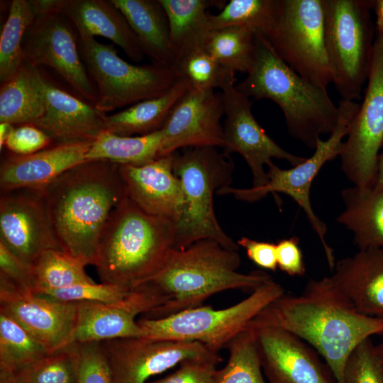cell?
I'll list each match as a JSON object with an SVG mask.
<instances>
[{"instance_id":"obj_34","label":"cell","mask_w":383,"mask_h":383,"mask_svg":"<svg viewBox=\"0 0 383 383\" xmlns=\"http://www.w3.org/2000/svg\"><path fill=\"white\" fill-rule=\"evenodd\" d=\"M30 1L13 0L0 36V81L7 80L24 60L23 43L34 18Z\"/></svg>"},{"instance_id":"obj_16","label":"cell","mask_w":383,"mask_h":383,"mask_svg":"<svg viewBox=\"0 0 383 383\" xmlns=\"http://www.w3.org/2000/svg\"><path fill=\"white\" fill-rule=\"evenodd\" d=\"M0 243L30 265L45 251L60 250L42 189L1 192Z\"/></svg>"},{"instance_id":"obj_27","label":"cell","mask_w":383,"mask_h":383,"mask_svg":"<svg viewBox=\"0 0 383 383\" xmlns=\"http://www.w3.org/2000/svg\"><path fill=\"white\" fill-rule=\"evenodd\" d=\"M45 97L43 74L23 60L0 89V123L34 125L43 115Z\"/></svg>"},{"instance_id":"obj_30","label":"cell","mask_w":383,"mask_h":383,"mask_svg":"<svg viewBox=\"0 0 383 383\" xmlns=\"http://www.w3.org/2000/svg\"><path fill=\"white\" fill-rule=\"evenodd\" d=\"M159 1L168 18L170 40L177 62L186 53L204 47L210 30L209 8L223 9L226 4L224 1L213 0Z\"/></svg>"},{"instance_id":"obj_1","label":"cell","mask_w":383,"mask_h":383,"mask_svg":"<svg viewBox=\"0 0 383 383\" xmlns=\"http://www.w3.org/2000/svg\"><path fill=\"white\" fill-rule=\"evenodd\" d=\"M311 345L325 360L337 383L356 346L383 334V318L358 312L332 278L310 279L298 296L283 294L256 316Z\"/></svg>"},{"instance_id":"obj_36","label":"cell","mask_w":383,"mask_h":383,"mask_svg":"<svg viewBox=\"0 0 383 383\" xmlns=\"http://www.w3.org/2000/svg\"><path fill=\"white\" fill-rule=\"evenodd\" d=\"M85 266L60 250L45 251L32 265L33 292L94 283V281L86 273Z\"/></svg>"},{"instance_id":"obj_9","label":"cell","mask_w":383,"mask_h":383,"mask_svg":"<svg viewBox=\"0 0 383 383\" xmlns=\"http://www.w3.org/2000/svg\"><path fill=\"white\" fill-rule=\"evenodd\" d=\"M82 58L96 88L95 107L103 113L167 93L179 78L174 67L134 65L121 58L113 44L79 38Z\"/></svg>"},{"instance_id":"obj_29","label":"cell","mask_w":383,"mask_h":383,"mask_svg":"<svg viewBox=\"0 0 383 383\" xmlns=\"http://www.w3.org/2000/svg\"><path fill=\"white\" fill-rule=\"evenodd\" d=\"M189 88V82L179 77L165 94L106 115L105 131L118 135L133 136L148 135L161 130L173 107Z\"/></svg>"},{"instance_id":"obj_40","label":"cell","mask_w":383,"mask_h":383,"mask_svg":"<svg viewBox=\"0 0 383 383\" xmlns=\"http://www.w3.org/2000/svg\"><path fill=\"white\" fill-rule=\"evenodd\" d=\"M132 292L113 284L94 282L33 293L65 302L116 303L127 298Z\"/></svg>"},{"instance_id":"obj_49","label":"cell","mask_w":383,"mask_h":383,"mask_svg":"<svg viewBox=\"0 0 383 383\" xmlns=\"http://www.w3.org/2000/svg\"><path fill=\"white\" fill-rule=\"evenodd\" d=\"M372 189L375 191H383V150L379 155L377 175Z\"/></svg>"},{"instance_id":"obj_11","label":"cell","mask_w":383,"mask_h":383,"mask_svg":"<svg viewBox=\"0 0 383 383\" xmlns=\"http://www.w3.org/2000/svg\"><path fill=\"white\" fill-rule=\"evenodd\" d=\"M265 38L293 71L327 90L333 77L325 42L324 0H281Z\"/></svg>"},{"instance_id":"obj_22","label":"cell","mask_w":383,"mask_h":383,"mask_svg":"<svg viewBox=\"0 0 383 383\" xmlns=\"http://www.w3.org/2000/svg\"><path fill=\"white\" fill-rule=\"evenodd\" d=\"M91 142L57 143L26 155L9 152L1 162V192L45 188L66 171L87 161Z\"/></svg>"},{"instance_id":"obj_3","label":"cell","mask_w":383,"mask_h":383,"mask_svg":"<svg viewBox=\"0 0 383 383\" xmlns=\"http://www.w3.org/2000/svg\"><path fill=\"white\" fill-rule=\"evenodd\" d=\"M240 264L238 250L211 239L196 241L183 250L172 248L160 269L140 284L161 303L147 318H165L202 306L206 299L226 290L252 292L272 279L263 271L238 272Z\"/></svg>"},{"instance_id":"obj_32","label":"cell","mask_w":383,"mask_h":383,"mask_svg":"<svg viewBox=\"0 0 383 383\" xmlns=\"http://www.w3.org/2000/svg\"><path fill=\"white\" fill-rule=\"evenodd\" d=\"M204 48L226 69L248 73L254 58V34L238 26L212 29L206 37Z\"/></svg>"},{"instance_id":"obj_17","label":"cell","mask_w":383,"mask_h":383,"mask_svg":"<svg viewBox=\"0 0 383 383\" xmlns=\"http://www.w3.org/2000/svg\"><path fill=\"white\" fill-rule=\"evenodd\" d=\"M250 327L268 383H337L329 367L297 335L257 317Z\"/></svg>"},{"instance_id":"obj_18","label":"cell","mask_w":383,"mask_h":383,"mask_svg":"<svg viewBox=\"0 0 383 383\" xmlns=\"http://www.w3.org/2000/svg\"><path fill=\"white\" fill-rule=\"evenodd\" d=\"M225 113L222 92L192 88L182 96L161 129L159 157L183 148H224L221 118Z\"/></svg>"},{"instance_id":"obj_5","label":"cell","mask_w":383,"mask_h":383,"mask_svg":"<svg viewBox=\"0 0 383 383\" xmlns=\"http://www.w3.org/2000/svg\"><path fill=\"white\" fill-rule=\"evenodd\" d=\"M177 222L152 216L128 197L112 211L94 266L101 283L133 290L153 276L173 248Z\"/></svg>"},{"instance_id":"obj_42","label":"cell","mask_w":383,"mask_h":383,"mask_svg":"<svg viewBox=\"0 0 383 383\" xmlns=\"http://www.w3.org/2000/svg\"><path fill=\"white\" fill-rule=\"evenodd\" d=\"M77 344V383H112L109 362L101 342Z\"/></svg>"},{"instance_id":"obj_28","label":"cell","mask_w":383,"mask_h":383,"mask_svg":"<svg viewBox=\"0 0 383 383\" xmlns=\"http://www.w3.org/2000/svg\"><path fill=\"white\" fill-rule=\"evenodd\" d=\"M340 194L344 210L336 221L352 232L355 245L383 248V191L353 186Z\"/></svg>"},{"instance_id":"obj_2","label":"cell","mask_w":383,"mask_h":383,"mask_svg":"<svg viewBox=\"0 0 383 383\" xmlns=\"http://www.w3.org/2000/svg\"><path fill=\"white\" fill-rule=\"evenodd\" d=\"M119 165L85 161L42 189L60 250L85 265H94L100 241L114 209L127 194Z\"/></svg>"},{"instance_id":"obj_24","label":"cell","mask_w":383,"mask_h":383,"mask_svg":"<svg viewBox=\"0 0 383 383\" xmlns=\"http://www.w3.org/2000/svg\"><path fill=\"white\" fill-rule=\"evenodd\" d=\"M48 3L70 20L79 38H106L133 61L143 60L145 55L136 35L111 0H48Z\"/></svg>"},{"instance_id":"obj_51","label":"cell","mask_w":383,"mask_h":383,"mask_svg":"<svg viewBox=\"0 0 383 383\" xmlns=\"http://www.w3.org/2000/svg\"><path fill=\"white\" fill-rule=\"evenodd\" d=\"M376 350L381 362L383 372V343L375 345Z\"/></svg>"},{"instance_id":"obj_15","label":"cell","mask_w":383,"mask_h":383,"mask_svg":"<svg viewBox=\"0 0 383 383\" xmlns=\"http://www.w3.org/2000/svg\"><path fill=\"white\" fill-rule=\"evenodd\" d=\"M235 85L231 84L221 89L226 116L223 151L239 153L245 159L252 174V188L257 189L267 184L264 166L272 158L284 160L294 167L306 157L289 152L268 136L252 115V101Z\"/></svg>"},{"instance_id":"obj_25","label":"cell","mask_w":383,"mask_h":383,"mask_svg":"<svg viewBox=\"0 0 383 383\" xmlns=\"http://www.w3.org/2000/svg\"><path fill=\"white\" fill-rule=\"evenodd\" d=\"M333 270L331 277L358 312L383 318V248L359 250Z\"/></svg>"},{"instance_id":"obj_7","label":"cell","mask_w":383,"mask_h":383,"mask_svg":"<svg viewBox=\"0 0 383 383\" xmlns=\"http://www.w3.org/2000/svg\"><path fill=\"white\" fill-rule=\"evenodd\" d=\"M374 0H324L325 42L333 81L343 100H360L370 74Z\"/></svg>"},{"instance_id":"obj_14","label":"cell","mask_w":383,"mask_h":383,"mask_svg":"<svg viewBox=\"0 0 383 383\" xmlns=\"http://www.w3.org/2000/svg\"><path fill=\"white\" fill-rule=\"evenodd\" d=\"M112 383H145L189 360H222L218 353L197 341L123 338L101 342Z\"/></svg>"},{"instance_id":"obj_38","label":"cell","mask_w":383,"mask_h":383,"mask_svg":"<svg viewBox=\"0 0 383 383\" xmlns=\"http://www.w3.org/2000/svg\"><path fill=\"white\" fill-rule=\"evenodd\" d=\"M229 357L226 365L216 370L215 383H268L262 367L250 324L227 345Z\"/></svg>"},{"instance_id":"obj_33","label":"cell","mask_w":383,"mask_h":383,"mask_svg":"<svg viewBox=\"0 0 383 383\" xmlns=\"http://www.w3.org/2000/svg\"><path fill=\"white\" fill-rule=\"evenodd\" d=\"M281 0H231L217 14H210V30L228 26L245 28L265 37L273 26Z\"/></svg>"},{"instance_id":"obj_43","label":"cell","mask_w":383,"mask_h":383,"mask_svg":"<svg viewBox=\"0 0 383 383\" xmlns=\"http://www.w3.org/2000/svg\"><path fill=\"white\" fill-rule=\"evenodd\" d=\"M52 142V138L39 128L25 124L15 126L4 147L11 153L26 155L51 146Z\"/></svg>"},{"instance_id":"obj_35","label":"cell","mask_w":383,"mask_h":383,"mask_svg":"<svg viewBox=\"0 0 383 383\" xmlns=\"http://www.w3.org/2000/svg\"><path fill=\"white\" fill-rule=\"evenodd\" d=\"M49 353L16 320L0 311V372L13 373Z\"/></svg>"},{"instance_id":"obj_31","label":"cell","mask_w":383,"mask_h":383,"mask_svg":"<svg viewBox=\"0 0 383 383\" xmlns=\"http://www.w3.org/2000/svg\"><path fill=\"white\" fill-rule=\"evenodd\" d=\"M162 138L161 130L135 136H122L103 131L91 143L86 160L143 165L159 157Z\"/></svg>"},{"instance_id":"obj_4","label":"cell","mask_w":383,"mask_h":383,"mask_svg":"<svg viewBox=\"0 0 383 383\" xmlns=\"http://www.w3.org/2000/svg\"><path fill=\"white\" fill-rule=\"evenodd\" d=\"M254 41L253 62L235 89L250 99L274 101L284 114L289 135L315 149L321 135H330L336 127L338 106L326 89L293 71L262 35L255 34Z\"/></svg>"},{"instance_id":"obj_47","label":"cell","mask_w":383,"mask_h":383,"mask_svg":"<svg viewBox=\"0 0 383 383\" xmlns=\"http://www.w3.org/2000/svg\"><path fill=\"white\" fill-rule=\"evenodd\" d=\"M258 267L274 272L277 268L276 244L241 237L237 242Z\"/></svg>"},{"instance_id":"obj_52","label":"cell","mask_w":383,"mask_h":383,"mask_svg":"<svg viewBox=\"0 0 383 383\" xmlns=\"http://www.w3.org/2000/svg\"><path fill=\"white\" fill-rule=\"evenodd\" d=\"M0 383H13L9 376L4 373V372H0Z\"/></svg>"},{"instance_id":"obj_26","label":"cell","mask_w":383,"mask_h":383,"mask_svg":"<svg viewBox=\"0 0 383 383\" xmlns=\"http://www.w3.org/2000/svg\"><path fill=\"white\" fill-rule=\"evenodd\" d=\"M122 12L152 64L175 67L166 12L159 0H111Z\"/></svg>"},{"instance_id":"obj_12","label":"cell","mask_w":383,"mask_h":383,"mask_svg":"<svg viewBox=\"0 0 383 383\" xmlns=\"http://www.w3.org/2000/svg\"><path fill=\"white\" fill-rule=\"evenodd\" d=\"M34 18L23 43L24 60L53 69L79 97L95 106V86L82 58L73 24L50 6L48 0H31Z\"/></svg>"},{"instance_id":"obj_48","label":"cell","mask_w":383,"mask_h":383,"mask_svg":"<svg viewBox=\"0 0 383 383\" xmlns=\"http://www.w3.org/2000/svg\"><path fill=\"white\" fill-rule=\"evenodd\" d=\"M373 11L376 13L377 35L383 37V0H374Z\"/></svg>"},{"instance_id":"obj_6","label":"cell","mask_w":383,"mask_h":383,"mask_svg":"<svg viewBox=\"0 0 383 383\" xmlns=\"http://www.w3.org/2000/svg\"><path fill=\"white\" fill-rule=\"evenodd\" d=\"M173 153V172L179 179L184 204L177 222L173 249L183 250L203 239L216 240L227 249L239 245L220 226L213 209V194L228 187L234 163L230 154L212 146L181 149Z\"/></svg>"},{"instance_id":"obj_41","label":"cell","mask_w":383,"mask_h":383,"mask_svg":"<svg viewBox=\"0 0 383 383\" xmlns=\"http://www.w3.org/2000/svg\"><path fill=\"white\" fill-rule=\"evenodd\" d=\"M343 383H383L381 362L370 338L358 344L350 354Z\"/></svg>"},{"instance_id":"obj_23","label":"cell","mask_w":383,"mask_h":383,"mask_svg":"<svg viewBox=\"0 0 383 383\" xmlns=\"http://www.w3.org/2000/svg\"><path fill=\"white\" fill-rule=\"evenodd\" d=\"M45 109L33 125L57 143L93 141L105 131L106 114L43 75Z\"/></svg>"},{"instance_id":"obj_8","label":"cell","mask_w":383,"mask_h":383,"mask_svg":"<svg viewBox=\"0 0 383 383\" xmlns=\"http://www.w3.org/2000/svg\"><path fill=\"white\" fill-rule=\"evenodd\" d=\"M283 294V287L272 279L247 298L226 309H214L202 305L165 318H142L138 322L144 331L143 338L197 341L218 353Z\"/></svg>"},{"instance_id":"obj_44","label":"cell","mask_w":383,"mask_h":383,"mask_svg":"<svg viewBox=\"0 0 383 383\" xmlns=\"http://www.w3.org/2000/svg\"><path fill=\"white\" fill-rule=\"evenodd\" d=\"M222 360H189L173 373L149 383H215L216 365Z\"/></svg>"},{"instance_id":"obj_37","label":"cell","mask_w":383,"mask_h":383,"mask_svg":"<svg viewBox=\"0 0 383 383\" xmlns=\"http://www.w3.org/2000/svg\"><path fill=\"white\" fill-rule=\"evenodd\" d=\"M77 366L78 344L72 343L13 373H4L13 383H77Z\"/></svg>"},{"instance_id":"obj_46","label":"cell","mask_w":383,"mask_h":383,"mask_svg":"<svg viewBox=\"0 0 383 383\" xmlns=\"http://www.w3.org/2000/svg\"><path fill=\"white\" fill-rule=\"evenodd\" d=\"M299 243V238L293 236L282 239L276 244L277 267L292 277H302L306 272Z\"/></svg>"},{"instance_id":"obj_39","label":"cell","mask_w":383,"mask_h":383,"mask_svg":"<svg viewBox=\"0 0 383 383\" xmlns=\"http://www.w3.org/2000/svg\"><path fill=\"white\" fill-rule=\"evenodd\" d=\"M179 77L186 79L192 89L221 90L235 84V72L223 67L204 47L182 56L175 67Z\"/></svg>"},{"instance_id":"obj_20","label":"cell","mask_w":383,"mask_h":383,"mask_svg":"<svg viewBox=\"0 0 383 383\" xmlns=\"http://www.w3.org/2000/svg\"><path fill=\"white\" fill-rule=\"evenodd\" d=\"M155 307L150 296L135 288L125 299L116 303L77 302V319L71 343L102 342L123 338L144 337L135 316Z\"/></svg>"},{"instance_id":"obj_50","label":"cell","mask_w":383,"mask_h":383,"mask_svg":"<svg viewBox=\"0 0 383 383\" xmlns=\"http://www.w3.org/2000/svg\"><path fill=\"white\" fill-rule=\"evenodd\" d=\"M15 126L9 123H0V150L4 147V144L14 129Z\"/></svg>"},{"instance_id":"obj_45","label":"cell","mask_w":383,"mask_h":383,"mask_svg":"<svg viewBox=\"0 0 383 383\" xmlns=\"http://www.w3.org/2000/svg\"><path fill=\"white\" fill-rule=\"evenodd\" d=\"M0 277L24 291L33 292L35 284L32 265L18 258L1 243H0Z\"/></svg>"},{"instance_id":"obj_19","label":"cell","mask_w":383,"mask_h":383,"mask_svg":"<svg viewBox=\"0 0 383 383\" xmlns=\"http://www.w3.org/2000/svg\"><path fill=\"white\" fill-rule=\"evenodd\" d=\"M0 311L16 320L50 353L72 344L77 302L24 291L0 277Z\"/></svg>"},{"instance_id":"obj_21","label":"cell","mask_w":383,"mask_h":383,"mask_svg":"<svg viewBox=\"0 0 383 383\" xmlns=\"http://www.w3.org/2000/svg\"><path fill=\"white\" fill-rule=\"evenodd\" d=\"M127 196L145 213L177 222L184 204L179 179L173 172V153L143 165H119Z\"/></svg>"},{"instance_id":"obj_13","label":"cell","mask_w":383,"mask_h":383,"mask_svg":"<svg viewBox=\"0 0 383 383\" xmlns=\"http://www.w3.org/2000/svg\"><path fill=\"white\" fill-rule=\"evenodd\" d=\"M340 155L341 170L353 186L372 189L383 147V37L375 38L362 104L353 118Z\"/></svg>"},{"instance_id":"obj_10","label":"cell","mask_w":383,"mask_h":383,"mask_svg":"<svg viewBox=\"0 0 383 383\" xmlns=\"http://www.w3.org/2000/svg\"><path fill=\"white\" fill-rule=\"evenodd\" d=\"M339 118L334 131L328 139L320 138L313 155L300 164L288 170H283L272 160L267 166V184L262 187L240 189L230 186L220 189V195L233 194L235 199L253 202L258 201L269 193H284L303 209L309 222L318 235L331 271L335 261L333 250L326 243L325 236L327 231L326 223L315 213L311 204L310 190L312 182L318 172L328 161L340 156L343 148V138L347 135L350 124L357 113L360 104L355 101L341 99L338 104Z\"/></svg>"}]
</instances>
